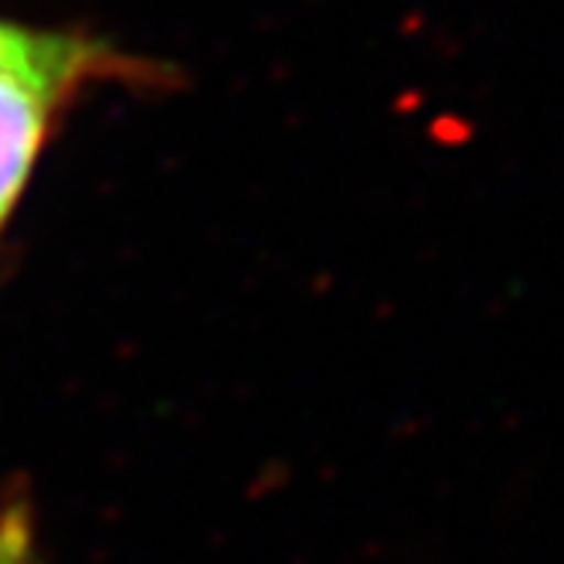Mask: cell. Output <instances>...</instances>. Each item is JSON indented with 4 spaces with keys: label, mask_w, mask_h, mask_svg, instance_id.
I'll return each instance as SVG.
<instances>
[{
    "label": "cell",
    "mask_w": 564,
    "mask_h": 564,
    "mask_svg": "<svg viewBox=\"0 0 564 564\" xmlns=\"http://www.w3.org/2000/svg\"><path fill=\"white\" fill-rule=\"evenodd\" d=\"M0 564H45L34 541V517L28 497L0 503Z\"/></svg>",
    "instance_id": "7a4b0ae2"
},
{
    "label": "cell",
    "mask_w": 564,
    "mask_h": 564,
    "mask_svg": "<svg viewBox=\"0 0 564 564\" xmlns=\"http://www.w3.org/2000/svg\"><path fill=\"white\" fill-rule=\"evenodd\" d=\"M112 68H119L112 52L75 34L55 55L0 62V225L14 212L65 96Z\"/></svg>",
    "instance_id": "6da1fadb"
},
{
    "label": "cell",
    "mask_w": 564,
    "mask_h": 564,
    "mask_svg": "<svg viewBox=\"0 0 564 564\" xmlns=\"http://www.w3.org/2000/svg\"><path fill=\"white\" fill-rule=\"evenodd\" d=\"M72 42V34H52V31H31L21 24L0 21V62H28L55 55Z\"/></svg>",
    "instance_id": "3957f363"
}]
</instances>
